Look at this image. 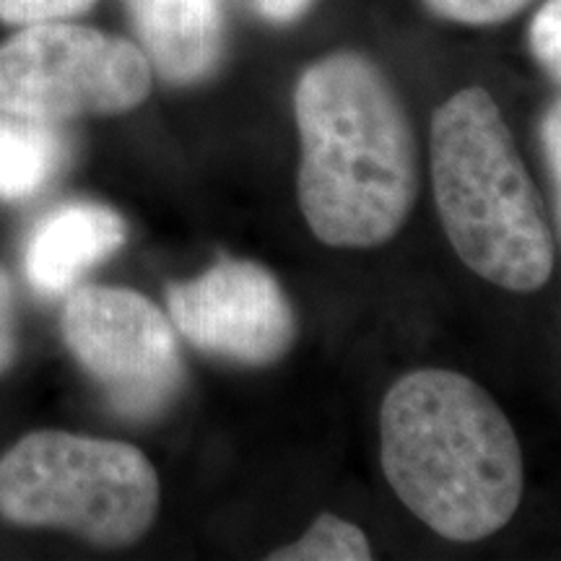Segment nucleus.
Here are the masks:
<instances>
[{"label":"nucleus","mask_w":561,"mask_h":561,"mask_svg":"<svg viewBox=\"0 0 561 561\" xmlns=\"http://www.w3.org/2000/svg\"><path fill=\"white\" fill-rule=\"evenodd\" d=\"M271 561H367L371 549L359 525L322 512L310 530L289 546L273 551Z\"/></svg>","instance_id":"9b49d317"},{"label":"nucleus","mask_w":561,"mask_h":561,"mask_svg":"<svg viewBox=\"0 0 561 561\" xmlns=\"http://www.w3.org/2000/svg\"><path fill=\"white\" fill-rule=\"evenodd\" d=\"M68 146L55 123L0 112V201L39 193L66 161Z\"/></svg>","instance_id":"9d476101"},{"label":"nucleus","mask_w":561,"mask_h":561,"mask_svg":"<svg viewBox=\"0 0 561 561\" xmlns=\"http://www.w3.org/2000/svg\"><path fill=\"white\" fill-rule=\"evenodd\" d=\"M62 335L128 419H157L185 380L172 320L138 291L83 286L68 299Z\"/></svg>","instance_id":"423d86ee"},{"label":"nucleus","mask_w":561,"mask_h":561,"mask_svg":"<svg viewBox=\"0 0 561 561\" xmlns=\"http://www.w3.org/2000/svg\"><path fill=\"white\" fill-rule=\"evenodd\" d=\"M380 437L392 491L439 536L481 541L520 507L525 462L515 430L489 392L458 371L401 377L382 401Z\"/></svg>","instance_id":"f03ea898"},{"label":"nucleus","mask_w":561,"mask_h":561,"mask_svg":"<svg viewBox=\"0 0 561 561\" xmlns=\"http://www.w3.org/2000/svg\"><path fill=\"white\" fill-rule=\"evenodd\" d=\"M252 9L261 13L263 19L273 21V24H291L301 13L314 3V0H250Z\"/></svg>","instance_id":"f3484780"},{"label":"nucleus","mask_w":561,"mask_h":561,"mask_svg":"<svg viewBox=\"0 0 561 561\" xmlns=\"http://www.w3.org/2000/svg\"><path fill=\"white\" fill-rule=\"evenodd\" d=\"M128 227L117 210L100 203H68L34 227L24 252L30 284L55 297L68 291L83 273L123 248Z\"/></svg>","instance_id":"1a4fd4ad"},{"label":"nucleus","mask_w":561,"mask_h":561,"mask_svg":"<svg viewBox=\"0 0 561 561\" xmlns=\"http://www.w3.org/2000/svg\"><path fill=\"white\" fill-rule=\"evenodd\" d=\"M530 47L541 66L559 81L561 73V0H549L530 24Z\"/></svg>","instance_id":"4468645a"},{"label":"nucleus","mask_w":561,"mask_h":561,"mask_svg":"<svg viewBox=\"0 0 561 561\" xmlns=\"http://www.w3.org/2000/svg\"><path fill=\"white\" fill-rule=\"evenodd\" d=\"M159 510V476L125 442L34 432L0 460V515L62 528L100 546H130Z\"/></svg>","instance_id":"20e7f679"},{"label":"nucleus","mask_w":561,"mask_h":561,"mask_svg":"<svg viewBox=\"0 0 561 561\" xmlns=\"http://www.w3.org/2000/svg\"><path fill=\"white\" fill-rule=\"evenodd\" d=\"M16 354V312H13V286L0 271V371L13 362Z\"/></svg>","instance_id":"2eb2a0df"},{"label":"nucleus","mask_w":561,"mask_h":561,"mask_svg":"<svg viewBox=\"0 0 561 561\" xmlns=\"http://www.w3.org/2000/svg\"><path fill=\"white\" fill-rule=\"evenodd\" d=\"M153 70L115 34L39 21L0 45V112L42 123L123 115L149 100Z\"/></svg>","instance_id":"39448f33"},{"label":"nucleus","mask_w":561,"mask_h":561,"mask_svg":"<svg viewBox=\"0 0 561 561\" xmlns=\"http://www.w3.org/2000/svg\"><path fill=\"white\" fill-rule=\"evenodd\" d=\"M138 47L167 83H198L224 53V0H125Z\"/></svg>","instance_id":"6e6552de"},{"label":"nucleus","mask_w":561,"mask_h":561,"mask_svg":"<svg viewBox=\"0 0 561 561\" xmlns=\"http://www.w3.org/2000/svg\"><path fill=\"white\" fill-rule=\"evenodd\" d=\"M96 0H0V21L30 26L39 21H66L87 13Z\"/></svg>","instance_id":"ddd939ff"},{"label":"nucleus","mask_w":561,"mask_h":561,"mask_svg":"<svg viewBox=\"0 0 561 561\" xmlns=\"http://www.w3.org/2000/svg\"><path fill=\"white\" fill-rule=\"evenodd\" d=\"M432 185L447 240L476 276L517 294L551 278L549 214L486 89H462L434 112Z\"/></svg>","instance_id":"7ed1b4c3"},{"label":"nucleus","mask_w":561,"mask_h":561,"mask_svg":"<svg viewBox=\"0 0 561 561\" xmlns=\"http://www.w3.org/2000/svg\"><path fill=\"white\" fill-rule=\"evenodd\" d=\"M543 151H546V161H549L553 191H557V198H559V187H561V110H559V102H553L551 110L546 112V117H543Z\"/></svg>","instance_id":"dca6fc26"},{"label":"nucleus","mask_w":561,"mask_h":561,"mask_svg":"<svg viewBox=\"0 0 561 561\" xmlns=\"http://www.w3.org/2000/svg\"><path fill=\"white\" fill-rule=\"evenodd\" d=\"M437 16L468 26H494L517 16L533 0H426Z\"/></svg>","instance_id":"f8f14e48"},{"label":"nucleus","mask_w":561,"mask_h":561,"mask_svg":"<svg viewBox=\"0 0 561 561\" xmlns=\"http://www.w3.org/2000/svg\"><path fill=\"white\" fill-rule=\"evenodd\" d=\"M172 325L221 359L265 367L297 339V314L263 265L224 257L203 276L167 291Z\"/></svg>","instance_id":"0eeeda50"},{"label":"nucleus","mask_w":561,"mask_h":561,"mask_svg":"<svg viewBox=\"0 0 561 561\" xmlns=\"http://www.w3.org/2000/svg\"><path fill=\"white\" fill-rule=\"evenodd\" d=\"M299 208L331 248L392 240L419 195V149L388 76L359 53H333L299 76Z\"/></svg>","instance_id":"f257e3e1"}]
</instances>
